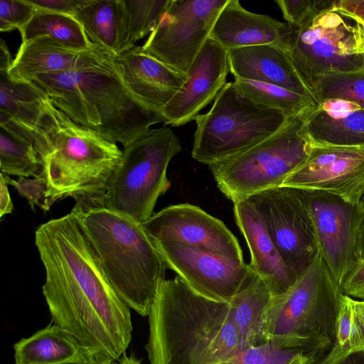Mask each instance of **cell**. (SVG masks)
<instances>
[{"instance_id":"42","label":"cell","mask_w":364,"mask_h":364,"mask_svg":"<svg viewBox=\"0 0 364 364\" xmlns=\"http://www.w3.org/2000/svg\"><path fill=\"white\" fill-rule=\"evenodd\" d=\"M336 4L353 14L364 22V0H336Z\"/></svg>"},{"instance_id":"34","label":"cell","mask_w":364,"mask_h":364,"mask_svg":"<svg viewBox=\"0 0 364 364\" xmlns=\"http://www.w3.org/2000/svg\"><path fill=\"white\" fill-rule=\"evenodd\" d=\"M298 352L282 348L272 342L240 350L227 362L235 364H286Z\"/></svg>"},{"instance_id":"43","label":"cell","mask_w":364,"mask_h":364,"mask_svg":"<svg viewBox=\"0 0 364 364\" xmlns=\"http://www.w3.org/2000/svg\"><path fill=\"white\" fill-rule=\"evenodd\" d=\"M13 60L6 43L1 39L0 43V71H9Z\"/></svg>"},{"instance_id":"18","label":"cell","mask_w":364,"mask_h":364,"mask_svg":"<svg viewBox=\"0 0 364 364\" xmlns=\"http://www.w3.org/2000/svg\"><path fill=\"white\" fill-rule=\"evenodd\" d=\"M124 83L146 107L161 115L186 77L134 46L113 58Z\"/></svg>"},{"instance_id":"19","label":"cell","mask_w":364,"mask_h":364,"mask_svg":"<svg viewBox=\"0 0 364 364\" xmlns=\"http://www.w3.org/2000/svg\"><path fill=\"white\" fill-rule=\"evenodd\" d=\"M292 27L268 15L246 10L238 0H228L210 33L227 50L274 45L289 51Z\"/></svg>"},{"instance_id":"49","label":"cell","mask_w":364,"mask_h":364,"mask_svg":"<svg viewBox=\"0 0 364 364\" xmlns=\"http://www.w3.org/2000/svg\"><path fill=\"white\" fill-rule=\"evenodd\" d=\"M362 69L364 70V55L363 56Z\"/></svg>"},{"instance_id":"20","label":"cell","mask_w":364,"mask_h":364,"mask_svg":"<svg viewBox=\"0 0 364 364\" xmlns=\"http://www.w3.org/2000/svg\"><path fill=\"white\" fill-rule=\"evenodd\" d=\"M114 57L96 46L89 50L68 48L48 36L21 42L8 71L16 80H30L38 75L77 70L101 64Z\"/></svg>"},{"instance_id":"38","label":"cell","mask_w":364,"mask_h":364,"mask_svg":"<svg viewBox=\"0 0 364 364\" xmlns=\"http://www.w3.org/2000/svg\"><path fill=\"white\" fill-rule=\"evenodd\" d=\"M312 364H364V347L343 350L333 345L328 353Z\"/></svg>"},{"instance_id":"39","label":"cell","mask_w":364,"mask_h":364,"mask_svg":"<svg viewBox=\"0 0 364 364\" xmlns=\"http://www.w3.org/2000/svg\"><path fill=\"white\" fill-rule=\"evenodd\" d=\"M340 287L343 294L364 300V261L358 262Z\"/></svg>"},{"instance_id":"15","label":"cell","mask_w":364,"mask_h":364,"mask_svg":"<svg viewBox=\"0 0 364 364\" xmlns=\"http://www.w3.org/2000/svg\"><path fill=\"white\" fill-rule=\"evenodd\" d=\"M282 186L324 192L360 205L364 196V147L313 146L306 160Z\"/></svg>"},{"instance_id":"25","label":"cell","mask_w":364,"mask_h":364,"mask_svg":"<svg viewBox=\"0 0 364 364\" xmlns=\"http://www.w3.org/2000/svg\"><path fill=\"white\" fill-rule=\"evenodd\" d=\"M73 16L93 44L114 57L134 46L124 0H84Z\"/></svg>"},{"instance_id":"46","label":"cell","mask_w":364,"mask_h":364,"mask_svg":"<svg viewBox=\"0 0 364 364\" xmlns=\"http://www.w3.org/2000/svg\"><path fill=\"white\" fill-rule=\"evenodd\" d=\"M118 364H141V360L137 359L134 355L127 356L125 353L118 360Z\"/></svg>"},{"instance_id":"35","label":"cell","mask_w":364,"mask_h":364,"mask_svg":"<svg viewBox=\"0 0 364 364\" xmlns=\"http://www.w3.org/2000/svg\"><path fill=\"white\" fill-rule=\"evenodd\" d=\"M4 176L7 183L14 186L18 193L28 200L33 211L35 206L47 211L53 205L48 196V182L43 174L33 178L19 177L17 180L11 179L9 176Z\"/></svg>"},{"instance_id":"23","label":"cell","mask_w":364,"mask_h":364,"mask_svg":"<svg viewBox=\"0 0 364 364\" xmlns=\"http://www.w3.org/2000/svg\"><path fill=\"white\" fill-rule=\"evenodd\" d=\"M228 58L234 78L275 85L314 100L297 75L289 51L281 47L259 45L232 48L228 50Z\"/></svg>"},{"instance_id":"24","label":"cell","mask_w":364,"mask_h":364,"mask_svg":"<svg viewBox=\"0 0 364 364\" xmlns=\"http://www.w3.org/2000/svg\"><path fill=\"white\" fill-rule=\"evenodd\" d=\"M51 100L34 82L11 77L0 71V113L36 136L48 149L46 135L50 122Z\"/></svg>"},{"instance_id":"2","label":"cell","mask_w":364,"mask_h":364,"mask_svg":"<svg viewBox=\"0 0 364 364\" xmlns=\"http://www.w3.org/2000/svg\"><path fill=\"white\" fill-rule=\"evenodd\" d=\"M148 316L150 364H218L243 349L230 304L198 294L178 276L161 283Z\"/></svg>"},{"instance_id":"36","label":"cell","mask_w":364,"mask_h":364,"mask_svg":"<svg viewBox=\"0 0 364 364\" xmlns=\"http://www.w3.org/2000/svg\"><path fill=\"white\" fill-rule=\"evenodd\" d=\"M36 9L26 0L0 1V31L21 29L33 17Z\"/></svg>"},{"instance_id":"44","label":"cell","mask_w":364,"mask_h":364,"mask_svg":"<svg viewBox=\"0 0 364 364\" xmlns=\"http://www.w3.org/2000/svg\"><path fill=\"white\" fill-rule=\"evenodd\" d=\"M357 256L358 261H364V211L363 210L357 235Z\"/></svg>"},{"instance_id":"50","label":"cell","mask_w":364,"mask_h":364,"mask_svg":"<svg viewBox=\"0 0 364 364\" xmlns=\"http://www.w3.org/2000/svg\"><path fill=\"white\" fill-rule=\"evenodd\" d=\"M218 364H235V363H231V362H224V363H218Z\"/></svg>"},{"instance_id":"12","label":"cell","mask_w":364,"mask_h":364,"mask_svg":"<svg viewBox=\"0 0 364 364\" xmlns=\"http://www.w3.org/2000/svg\"><path fill=\"white\" fill-rule=\"evenodd\" d=\"M248 199L259 212L272 240L296 281L318 253L313 221L300 191L281 186Z\"/></svg>"},{"instance_id":"13","label":"cell","mask_w":364,"mask_h":364,"mask_svg":"<svg viewBox=\"0 0 364 364\" xmlns=\"http://www.w3.org/2000/svg\"><path fill=\"white\" fill-rule=\"evenodd\" d=\"M299 190L313 221L318 250L341 287L358 262L356 249L363 213L360 205L333 194Z\"/></svg>"},{"instance_id":"29","label":"cell","mask_w":364,"mask_h":364,"mask_svg":"<svg viewBox=\"0 0 364 364\" xmlns=\"http://www.w3.org/2000/svg\"><path fill=\"white\" fill-rule=\"evenodd\" d=\"M233 82L247 98L262 106L279 110L289 117L301 114L316 104L308 97L275 85L239 78H235Z\"/></svg>"},{"instance_id":"41","label":"cell","mask_w":364,"mask_h":364,"mask_svg":"<svg viewBox=\"0 0 364 364\" xmlns=\"http://www.w3.org/2000/svg\"><path fill=\"white\" fill-rule=\"evenodd\" d=\"M14 205L10 196L8 183L4 173H0V218L11 213Z\"/></svg>"},{"instance_id":"30","label":"cell","mask_w":364,"mask_h":364,"mask_svg":"<svg viewBox=\"0 0 364 364\" xmlns=\"http://www.w3.org/2000/svg\"><path fill=\"white\" fill-rule=\"evenodd\" d=\"M43 162L34 146L0 129V170L6 176L38 177Z\"/></svg>"},{"instance_id":"16","label":"cell","mask_w":364,"mask_h":364,"mask_svg":"<svg viewBox=\"0 0 364 364\" xmlns=\"http://www.w3.org/2000/svg\"><path fill=\"white\" fill-rule=\"evenodd\" d=\"M142 226L153 242H179L244 261L237 237L223 221L198 206L180 203L155 213Z\"/></svg>"},{"instance_id":"26","label":"cell","mask_w":364,"mask_h":364,"mask_svg":"<svg viewBox=\"0 0 364 364\" xmlns=\"http://www.w3.org/2000/svg\"><path fill=\"white\" fill-rule=\"evenodd\" d=\"M14 347L15 364H65L96 355L85 348L71 333L53 323L21 339Z\"/></svg>"},{"instance_id":"10","label":"cell","mask_w":364,"mask_h":364,"mask_svg":"<svg viewBox=\"0 0 364 364\" xmlns=\"http://www.w3.org/2000/svg\"><path fill=\"white\" fill-rule=\"evenodd\" d=\"M289 117L247 98L233 82H226L210 110L195 119L191 156L208 166L235 156L275 134Z\"/></svg>"},{"instance_id":"7","label":"cell","mask_w":364,"mask_h":364,"mask_svg":"<svg viewBox=\"0 0 364 364\" xmlns=\"http://www.w3.org/2000/svg\"><path fill=\"white\" fill-rule=\"evenodd\" d=\"M291 27L289 53L309 92L316 80L328 73L362 69L364 22L336 0H318L314 10Z\"/></svg>"},{"instance_id":"5","label":"cell","mask_w":364,"mask_h":364,"mask_svg":"<svg viewBox=\"0 0 364 364\" xmlns=\"http://www.w3.org/2000/svg\"><path fill=\"white\" fill-rule=\"evenodd\" d=\"M321 252L266 312L269 342L305 355L309 364L333 344L342 294Z\"/></svg>"},{"instance_id":"37","label":"cell","mask_w":364,"mask_h":364,"mask_svg":"<svg viewBox=\"0 0 364 364\" xmlns=\"http://www.w3.org/2000/svg\"><path fill=\"white\" fill-rule=\"evenodd\" d=\"M287 23L300 24L316 7L318 0H276Z\"/></svg>"},{"instance_id":"1","label":"cell","mask_w":364,"mask_h":364,"mask_svg":"<svg viewBox=\"0 0 364 364\" xmlns=\"http://www.w3.org/2000/svg\"><path fill=\"white\" fill-rule=\"evenodd\" d=\"M35 244L52 323L89 351L119 360L132 340L130 308L105 277L76 215L71 211L41 224Z\"/></svg>"},{"instance_id":"45","label":"cell","mask_w":364,"mask_h":364,"mask_svg":"<svg viewBox=\"0 0 364 364\" xmlns=\"http://www.w3.org/2000/svg\"><path fill=\"white\" fill-rule=\"evenodd\" d=\"M65 364H114V360L104 355L96 354L82 361Z\"/></svg>"},{"instance_id":"32","label":"cell","mask_w":364,"mask_h":364,"mask_svg":"<svg viewBox=\"0 0 364 364\" xmlns=\"http://www.w3.org/2000/svg\"><path fill=\"white\" fill-rule=\"evenodd\" d=\"M128 16L130 41L133 46L157 26L171 0H124Z\"/></svg>"},{"instance_id":"28","label":"cell","mask_w":364,"mask_h":364,"mask_svg":"<svg viewBox=\"0 0 364 364\" xmlns=\"http://www.w3.org/2000/svg\"><path fill=\"white\" fill-rule=\"evenodd\" d=\"M22 42L48 36L60 44L77 50L95 48L82 26L73 16L36 10L31 20L19 30Z\"/></svg>"},{"instance_id":"8","label":"cell","mask_w":364,"mask_h":364,"mask_svg":"<svg viewBox=\"0 0 364 364\" xmlns=\"http://www.w3.org/2000/svg\"><path fill=\"white\" fill-rule=\"evenodd\" d=\"M179 139L168 126L152 129L124 147L105 194L96 208H105L143 223L151 218L159 198L170 187L167 169L180 153Z\"/></svg>"},{"instance_id":"22","label":"cell","mask_w":364,"mask_h":364,"mask_svg":"<svg viewBox=\"0 0 364 364\" xmlns=\"http://www.w3.org/2000/svg\"><path fill=\"white\" fill-rule=\"evenodd\" d=\"M304 127L313 146L364 147V108L349 100L314 105L304 113Z\"/></svg>"},{"instance_id":"21","label":"cell","mask_w":364,"mask_h":364,"mask_svg":"<svg viewBox=\"0 0 364 364\" xmlns=\"http://www.w3.org/2000/svg\"><path fill=\"white\" fill-rule=\"evenodd\" d=\"M233 210L250 252L249 265L265 282L273 296L286 292L296 279L272 240L259 212L248 198L235 203Z\"/></svg>"},{"instance_id":"33","label":"cell","mask_w":364,"mask_h":364,"mask_svg":"<svg viewBox=\"0 0 364 364\" xmlns=\"http://www.w3.org/2000/svg\"><path fill=\"white\" fill-rule=\"evenodd\" d=\"M343 350L364 347V337L355 323L352 297L342 294L336 323V339L333 344Z\"/></svg>"},{"instance_id":"51","label":"cell","mask_w":364,"mask_h":364,"mask_svg":"<svg viewBox=\"0 0 364 364\" xmlns=\"http://www.w3.org/2000/svg\"><path fill=\"white\" fill-rule=\"evenodd\" d=\"M286 364H289V362H287Z\"/></svg>"},{"instance_id":"9","label":"cell","mask_w":364,"mask_h":364,"mask_svg":"<svg viewBox=\"0 0 364 364\" xmlns=\"http://www.w3.org/2000/svg\"><path fill=\"white\" fill-rule=\"evenodd\" d=\"M305 112L290 117L279 131L257 145L209 165L226 198L235 203L281 186L306 160L313 146L304 127Z\"/></svg>"},{"instance_id":"17","label":"cell","mask_w":364,"mask_h":364,"mask_svg":"<svg viewBox=\"0 0 364 364\" xmlns=\"http://www.w3.org/2000/svg\"><path fill=\"white\" fill-rule=\"evenodd\" d=\"M229 72L228 50L209 38L194 60L183 85L164 107V124L179 127L195 120L226 84Z\"/></svg>"},{"instance_id":"11","label":"cell","mask_w":364,"mask_h":364,"mask_svg":"<svg viewBox=\"0 0 364 364\" xmlns=\"http://www.w3.org/2000/svg\"><path fill=\"white\" fill-rule=\"evenodd\" d=\"M228 0H171L142 46L149 55L187 78Z\"/></svg>"},{"instance_id":"4","label":"cell","mask_w":364,"mask_h":364,"mask_svg":"<svg viewBox=\"0 0 364 364\" xmlns=\"http://www.w3.org/2000/svg\"><path fill=\"white\" fill-rule=\"evenodd\" d=\"M72 212L115 292L129 308L148 316L167 267L142 224L105 208L74 207Z\"/></svg>"},{"instance_id":"48","label":"cell","mask_w":364,"mask_h":364,"mask_svg":"<svg viewBox=\"0 0 364 364\" xmlns=\"http://www.w3.org/2000/svg\"><path fill=\"white\" fill-rule=\"evenodd\" d=\"M360 205L361 209L364 211V196L361 200Z\"/></svg>"},{"instance_id":"27","label":"cell","mask_w":364,"mask_h":364,"mask_svg":"<svg viewBox=\"0 0 364 364\" xmlns=\"http://www.w3.org/2000/svg\"><path fill=\"white\" fill-rule=\"evenodd\" d=\"M272 297L265 282L252 269L244 286L230 303L243 349L269 342L265 318Z\"/></svg>"},{"instance_id":"47","label":"cell","mask_w":364,"mask_h":364,"mask_svg":"<svg viewBox=\"0 0 364 364\" xmlns=\"http://www.w3.org/2000/svg\"><path fill=\"white\" fill-rule=\"evenodd\" d=\"M289 364H309V360L305 355L298 353L289 361Z\"/></svg>"},{"instance_id":"3","label":"cell","mask_w":364,"mask_h":364,"mask_svg":"<svg viewBox=\"0 0 364 364\" xmlns=\"http://www.w3.org/2000/svg\"><path fill=\"white\" fill-rule=\"evenodd\" d=\"M113 58L77 70L38 75L31 81L74 122L124 147L148 134L164 118L131 92Z\"/></svg>"},{"instance_id":"14","label":"cell","mask_w":364,"mask_h":364,"mask_svg":"<svg viewBox=\"0 0 364 364\" xmlns=\"http://www.w3.org/2000/svg\"><path fill=\"white\" fill-rule=\"evenodd\" d=\"M166 267L198 294L230 303L248 279L252 268L244 261L229 259L179 242H153Z\"/></svg>"},{"instance_id":"6","label":"cell","mask_w":364,"mask_h":364,"mask_svg":"<svg viewBox=\"0 0 364 364\" xmlns=\"http://www.w3.org/2000/svg\"><path fill=\"white\" fill-rule=\"evenodd\" d=\"M46 135L50 151L43 161L42 174L53 204L73 197L76 207H97L122 151L117 144L74 122L53 102Z\"/></svg>"},{"instance_id":"40","label":"cell","mask_w":364,"mask_h":364,"mask_svg":"<svg viewBox=\"0 0 364 364\" xmlns=\"http://www.w3.org/2000/svg\"><path fill=\"white\" fill-rule=\"evenodd\" d=\"M36 10L73 16L84 0H26Z\"/></svg>"},{"instance_id":"31","label":"cell","mask_w":364,"mask_h":364,"mask_svg":"<svg viewBox=\"0 0 364 364\" xmlns=\"http://www.w3.org/2000/svg\"><path fill=\"white\" fill-rule=\"evenodd\" d=\"M310 92L316 104L337 98L355 102L364 108V70L328 73L316 80Z\"/></svg>"}]
</instances>
